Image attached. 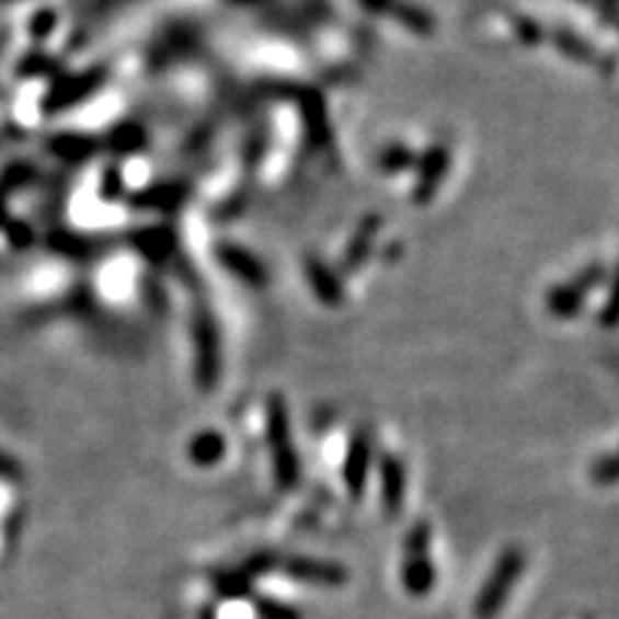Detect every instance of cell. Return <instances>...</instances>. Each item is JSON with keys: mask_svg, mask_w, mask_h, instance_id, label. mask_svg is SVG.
Returning a JSON list of instances; mask_svg holds the SVG:
<instances>
[{"mask_svg": "<svg viewBox=\"0 0 619 619\" xmlns=\"http://www.w3.org/2000/svg\"><path fill=\"white\" fill-rule=\"evenodd\" d=\"M266 439L274 451V475L282 491H293L300 483V460L293 444V424H289L287 403L279 392L266 400Z\"/></svg>", "mask_w": 619, "mask_h": 619, "instance_id": "1", "label": "cell"}, {"mask_svg": "<svg viewBox=\"0 0 619 619\" xmlns=\"http://www.w3.org/2000/svg\"><path fill=\"white\" fill-rule=\"evenodd\" d=\"M524 573V552L519 548H508L504 555L498 558V563L488 575V581L480 588L475 601V617L478 619H493L504 609V604L512 594V588Z\"/></svg>", "mask_w": 619, "mask_h": 619, "instance_id": "2", "label": "cell"}, {"mask_svg": "<svg viewBox=\"0 0 619 619\" xmlns=\"http://www.w3.org/2000/svg\"><path fill=\"white\" fill-rule=\"evenodd\" d=\"M284 571L293 575L295 581H302V584L312 586H323V588H336L346 584V571L336 563H325V560L316 558H289L284 563Z\"/></svg>", "mask_w": 619, "mask_h": 619, "instance_id": "3", "label": "cell"}, {"mask_svg": "<svg viewBox=\"0 0 619 619\" xmlns=\"http://www.w3.org/2000/svg\"><path fill=\"white\" fill-rule=\"evenodd\" d=\"M369 465H371V439L367 432H356L354 439L348 442L346 451V462H344V480L348 493L354 498H359L364 493V485H367L369 475Z\"/></svg>", "mask_w": 619, "mask_h": 619, "instance_id": "4", "label": "cell"}, {"mask_svg": "<svg viewBox=\"0 0 619 619\" xmlns=\"http://www.w3.org/2000/svg\"><path fill=\"white\" fill-rule=\"evenodd\" d=\"M380 485H382V508L388 516H396L403 508L405 498V468L398 457L385 455L380 462Z\"/></svg>", "mask_w": 619, "mask_h": 619, "instance_id": "5", "label": "cell"}, {"mask_svg": "<svg viewBox=\"0 0 619 619\" xmlns=\"http://www.w3.org/2000/svg\"><path fill=\"white\" fill-rule=\"evenodd\" d=\"M199 356H196V380L202 388H213L220 377V354H217L215 328L209 323L199 325Z\"/></svg>", "mask_w": 619, "mask_h": 619, "instance_id": "6", "label": "cell"}, {"mask_svg": "<svg viewBox=\"0 0 619 619\" xmlns=\"http://www.w3.org/2000/svg\"><path fill=\"white\" fill-rule=\"evenodd\" d=\"M436 584V568L428 555L405 558L403 565V588L411 596H426Z\"/></svg>", "mask_w": 619, "mask_h": 619, "instance_id": "7", "label": "cell"}, {"mask_svg": "<svg viewBox=\"0 0 619 619\" xmlns=\"http://www.w3.org/2000/svg\"><path fill=\"white\" fill-rule=\"evenodd\" d=\"M228 451V442L220 432H199L188 442V460L199 468H213Z\"/></svg>", "mask_w": 619, "mask_h": 619, "instance_id": "8", "label": "cell"}, {"mask_svg": "<svg viewBox=\"0 0 619 619\" xmlns=\"http://www.w3.org/2000/svg\"><path fill=\"white\" fill-rule=\"evenodd\" d=\"M428 548H432V529H428L426 521H419L416 527L408 531L405 540V558H416V555H428Z\"/></svg>", "mask_w": 619, "mask_h": 619, "instance_id": "9", "label": "cell"}, {"mask_svg": "<svg viewBox=\"0 0 619 619\" xmlns=\"http://www.w3.org/2000/svg\"><path fill=\"white\" fill-rule=\"evenodd\" d=\"M256 607H259L261 619H300V615H297L293 607H284V604H276L268 599H261Z\"/></svg>", "mask_w": 619, "mask_h": 619, "instance_id": "10", "label": "cell"}, {"mask_svg": "<svg viewBox=\"0 0 619 619\" xmlns=\"http://www.w3.org/2000/svg\"><path fill=\"white\" fill-rule=\"evenodd\" d=\"M615 478H617L615 457H604V460H599V465L594 468V480L601 485H611L615 483Z\"/></svg>", "mask_w": 619, "mask_h": 619, "instance_id": "11", "label": "cell"}]
</instances>
